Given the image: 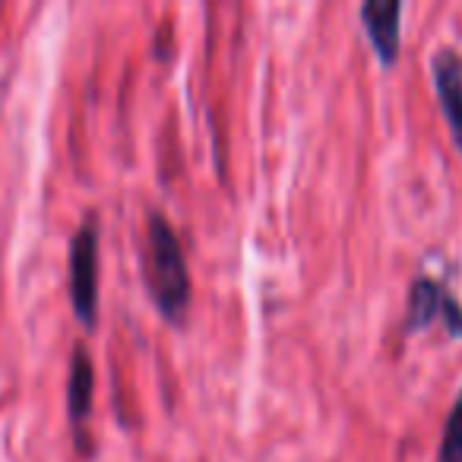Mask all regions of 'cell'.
I'll use <instances>...</instances> for the list:
<instances>
[{
  "label": "cell",
  "mask_w": 462,
  "mask_h": 462,
  "mask_svg": "<svg viewBox=\"0 0 462 462\" xmlns=\"http://www.w3.org/2000/svg\"><path fill=\"white\" fill-rule=\"evenodd\" d=\"M146 291L152 295L159 314L168 323H180L190 304V276H187L184 251L165 216L152 212L146 228V254H143Z\"/></svg>",
  "instance_id": "1"
},
{
  "label": "cell",
  "mask_w": 462,
  "mask_h": 462,
  "mask_svg": "<svg viewBox=\"0 0 462 462\" xmlns=\"http://www.w3.org/2000/svg\"><path fill=\"white\" fill-rule=\"evenodd\" d=\"M70 301L83 327H96L98 317V231L86 222L70 241Z\"/></svg>",
  "instance_id": "2"
},
{
  "label": "cell",
  "mask_w": 462,
  "mask_h": 462,
  "mask_svg": "<svg viewBox=\"0 0 462 462\" xmlns=\"http://www.w3.org/2000/svg\"><path fill=\"white\" fill-rule=\"evenodd\" d=\"M399 16H402V4L396 0H386V4L371 0L361 7V23L383 67H393L399 58Z\"/></svg>",
  "instance_id": "3"
},
{
  "label": "cell",
  "mask_w": 462,
  "mask_h": 462,
  "mask_svg": "<svg viewBox=\"0 0 462 462\" xmlns=\"http://www.w3.org/2000/svg\"><path fill=\"white\" fill-rule=\"evenodd\" d=\"M440 314L447 317V327L453 329L456 336H462V314L447 298V291H443L437 282H430V279H418V282L411 285V295H409V317H405V327L421 329V327H428L430 320H437Z\"/></svg>",
  "instance_id": "4"
},
{
  "label": "cell",
  "mask_w": 462,
  "mask_h": 462,
  "mask_svg": "<svg viewBox=\"0 0 462 462\" xmlns=\"http://www.w3.org/2000/svg\"><path fill=\"white\" fill-rule=\"evenodd\" d=\"M434 86L443 115H447L449 134L462 152V64L453 51H440L434 58Z\"/></svg>",
  "instance_id": "5"
},
{
  "label": "cell",
  "mask_w": 462,
  "mask_h": 462,
  "mask_svg": "<svg viewBox=\"0 0 462 462\" xmlns=\"http://www.w3.org/2000/svg\"><path fill=\"white\" fill-rule=\"evenodd\" d=\"M92 390H96V371L92 361L83 348H77L70 358V380H67V409H70V421L83 428L92 409Z\"/></svg>",
  "instance_id": "6"
},
{
  "label": "cell",
  "mask_w": 462,
  "mask_h": 462,
  "mask_svg": "<svg viewBox=\"0 0 462 462\" xmlns=\"http://www.w3.org/2000/svg\"><path fill=\"white\" fill-rule=\"evenodd\" d=\"M440 462H462V393L447 418V430H443V443H440Z\"/></svg>",
  "instance_id": "7"
}]
</instances>
